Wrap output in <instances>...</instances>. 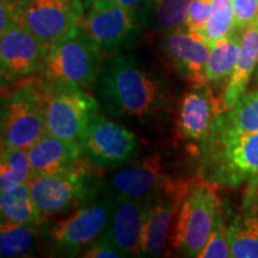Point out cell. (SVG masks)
I'll return each instance as SVG.
<instances>
[{"mask_svg": "<svg viewBox=\"0 0 258 258\" xmlns=\"http://www.w3.org/2000/svg\"><path fill=\"white\" fill-rule=\"evenodd\" d=\"M220 112L221 102L215 98L207 84H194L179 101L177 118L179 133L188 140L201 143Z\"/></svg>", "mask_w": 258, "mask_h": 258, "instance_id": "e0dca14e", "label": "cell"}, {"mask_svg": "<svg viewBox=\"0 0 258 258\" xmlns=\"http://www.w3.org/2000/svg\"><path fill=\"white\" fill-rule=\"evenodd\" d=\"M84 8L91 10L95 8H99V6H103L108 3V0H83Z\"/></svg>", "mask_w": 258, "mask_h": 258, "instance_id": "e575fe53", "label": "cell"}, {"mask_svg": "<svg viewBox=\"0 0 258 258\" xmlns=\"http://www.w3.org/2000/svg\"><path fill=\"white\" fill-rule=\"evenodd\" d=\"M48 50L31 32L14 25L0 35V76L14 80L41 73Z\"/></svg>", "mask_w": 258, "mask_h": 258, "instance_id": "4fadbf2b", "label": "cell"}, {"mask_svg": "<svg viewBox=\"0 0 258 258\" xmlns=\"http://www.w3.org/2000/svg\"><path fill=\"white\" fill-rule=\"evenodd\" d=\"M191 179H173L169 185L148 198L141 256L158 257L165 250L176 214Z\"/></svg>", "mask_w": 258, "mask_h": 258, "instance_id": "7c38bea8", "label": "cell"}, {"mask_svg": "<svg viewBox=\"0 0 258 258\" xmlns=\"http://www.w3.org/2000/svg\"><path fill=\"white\" fill-rule=\"evenodd\" d=\"M217 184L200 176L194 178L182 200L172 227L173 247L184 257L201 252L221 209Z\"/></svg>", "mask_w": 258, "mask_h": 258, "instance_id": "5b68a950", "label": "cell"}, {"mask_svg": "<svg viewBox=\"0 0 258 258\" xmlns=\"http://www.w3.org/2000/svg\"><path fill=\"white\" fill-rule=\"evenodd\" d=\"M83 0H23L16 9L19 27L50 47L82 21Z\"/></svg>", "mask_w": 258, "mask_h": 258, "instance_id": "8fae6325", "label": "cell"}, {"mask_svg": "<svg viewBox=\"0 0 258 258\" xmlns=\"http://www.w3.org/2000/svg\"><path fill=\"white\" fill-rule=\"evenodd\" d=\"M0 217L25 225L43 222L27 183L0 192Z\"/></svg>", "mask_w": 258, "mask_h": 258, "instance_id": "cb8c5ba5", "label": "cell"}, {"mask_svg": "<svg viewBox=\"0 0 258 258\" xmlns=\"http://www.w3.org/2000/svg\"><path fill=\"white\" fill-rule=\"evenodd\" d=\"M27 151L32 175L66 169L76 165L83 158L79 141L66 140L47 133Z\"/></svg>", "mask_w": 258, "mask_h": 258, "instance_id": "ac0fdd59", "label": "cell"}, {"mask_svg": "<svg viewBox=\"0 0 258 258\" xmlns=\"http://www.w3.org/2000/svg\"><path fill=\"white\" fill-rule=\"evenodd\" d=\"M2 111H3V105H0V116H2Z\"/></svg>", "mask_w": 258, "mask_h": 258, "instance_id": "f35d334b", "label": "cell"}, {"mask_svg": "<svg viewBox=\"0 0 258 258\" xmlns=\"http://www.w3.org/2000/svg\"><path fill=\"white\" fill-rule=\"evenodd\" d=\"M16 24V10L0 0V35Z\"/></svg>", "mask_w": 258, "mask_h": 258, "instance_id": "1f68e13d", "label": "cell"}, {"mask_svg": "<svg viewBox=\"0 0 258 258\" xmlns=\"http://www.w3.org/2000/svg\"><path fill=\"white\" fill-rule=\"evenodd\" d=\"M111 198L110 219L103 235L110 241L122 257L141 256L148 198Z\"/></svg>", "mask_w": 258, "mask_h": 258, "instance_id": "9a60e30c", "label": "cell"}, {"mask_svg": "<svg viewBox=\"0 0 258 258\" xmlns=\"http://www.w3.org/2000/svg\"><path fill=\"white\" fill-rule=\"evenodd\" d=\"M95 92L106 114L141 124L160 123L172 106V93L165 80L124 54L102 63Z\"/></svg>", "mask_w": 258, "mask_h": 258, "instance_id": "6da1fadb", "label": "cell"}, {"mask_svg": "<svg viewBox=\"0 0 258 258\" xmlns=\"http://www.w3.org/2000/svg\"><path fill=\"white\" fill-rule=\"evenodd\" d=\"M258 66V29L251 25L243 32L237 62L221 98V112L233 108L252 80Z\"/></svg>", "mask_w": 258, "mask_h": 258, "instance_id": "d6986e66", "label": "cell"}, {"mask_svg": "<svg viewBox=\"0 0 258 258\" xmlns=\"http://www.w3.org/2000/svg\"><path fill=\"white\" fill-rule=\"evenodd\" d=\"M191 0H144L137 10L144 29L170 31L184 25Z\"/></svg>", "mask_w": 258, "mask_h": 258, "instance_id": "ffe728a7", "label": "cell"}, {"mask_svg": "<svg viewBox=\"0 0 258 258\" xmlns=\"http://www.w3.org/2000/svg\"><path fill=\"white\" fill-rule=\"evenodd\" d=\"M102 56L78 23L50 44L41 71L42 78L49 83L89 88L95 85L102 67Z\"/></svg>", "mask_w": 258, "mask_h": 258, "instance_id": "8992f818", "label": "cell"}, {"mask_svg": "<svg viewBox=\"0 0 258 258\" xmlns=\"http://www.w3.org/2000/svg\"><path fill=\"white\" fill-rule=\"evenodd\" d=\"M111 206L112 198L105 192L57 220L48 233L54 250L71 256L83 252L105 232Z\"/></svg>", "mask_w": 258, "mask_h": 258, "instance_id": "9c48e42d", "label": "cell"}, {"mask_svg": "<svg viewBox=\"0 0 258 258\" xmlns=\"http://www.w3.org/2000/svg\"><path fill=\"white\" fill-rule=\"evenodd\" d=\"M99 109V102L80 86L47 82V134L79 141Z\"/></svg>", "mask_w": 258, "mask_h": 258, "instance_id": "52a82bcc", "label": "cell"}, {"mask_svg": "<svg viewBox=\"0 0 258 258\" xmlns=\"http://www.w3.org/2000/svg\"><path fill=\"white\" fill-rule=\"evenodd\" d=\"M241 36L243 34L234 31L219 40L211 48L203 72L206 83L217 84L226 78H230L239 54Z\"/></svg>", "mask_w": 258, "mask_h": 258, "instance_id": "603a6c76", "label": "cell"}, {"mask_svg": "<svg viewBox=\"0 0 258 258\" xmlns=\"http://www.w3.org/2000/svg\"><path fill=\"white\" fill-rule=\"evenodd\" d=\"M253 25H254V27H256V28L258 29V17H257V19H256V22H254V24H253Z\"/></svg>", "mask_w": 258, "mask_h": 258, "instance_id": "74e56055", "label": "cell"}, {"mask_svg": "<svg viewBox=\"0 0 258 258\" xmlns=\"http://www.w3.org/2000/svg\"><path fill=\"white\" fill-rule=\"evenodd\" d=\"M200 173L230 188L247 182L258 173V132L228 134L212 128L200 143Z\"/></svg>", "mask_w": 258, "mask_h": 258, "instance_id": "7a4b0ae2", "label": "cell"}, {"mask_svg": "<svg viewBox=\"0 0 258 258\" xmlns=\"http://www.w3.org/2000/svg\"><path fill=\"white\" fill-rule=\"evenodd\" d=\"M234 32V11L232 0H212V11L205 25L194 32L212 48L221 38Z\"/></svg>", "mask_w": 258, "mask_h": 258, "instance_id": "4316f807", "label": "cell"}, {"mask_svg": "<svg viewBox=\"0 0 258 258\" xmlns=\"http://www.w3.org/2000/svg\"><path fill=\"white\" fill-rule=\"evenodd\" d=\"M82 158L76 165L49 173L31 175L27 184L42 219L64 214L96 198L102 184Z\"/></svg>", "mask_w": 258, "mask_h": 258, "instance_id": "3957f363", "label": "cell"}, {"mask_svg": "<svg viewBox=\"0 0 258 258\" xmlns=\"http://www.w3.org/2000/svg\"><path fill=\"white\" fill-rule=\"evenodd\" d=\"M234 11V31L243 32L254 24L258 17V0H232Z\"/></svg>", "mask_w": 258, "mask_h": 258, "instance_id": "f1b7e54d", "label": "cell"}, {"mask_svg": "<svg viewBox=\"0 0 258 258\" xmlns=\"http://www.w3.org/2000/svg\"><path fill=\"white\" fill-rule=\"evenodd\" d=\"M79 24L106 57L131 49L141 40L144 31L137 10L116 4L89 10Z\"/></svg>", "mask_w": 258, "mask_h": 258, "instance_id": "ba28073f", "label": "cell"}, {"mask_svg": "<svg viewBox=\"0 0 258 258\" xmlns=\"http://www.w3.org/2000/svg\"><path fill=\"white\" fill-rule=\"evenodd\" d=\"M258 202V173L247 180V186L245 189L243 198V207Z\"/></svg>", "mask_w": 258, "mask_h": 258, "instance_id": "d6a6232c", "label": "cell"}, {"mask_svg": "<svg viewBox=\"0 0 258 258\" xmlns=\"http://www.w3.org/2000/svg\"><path fill=\"white\" fill-rule=\"evenodd\" d=\"M38 226L19 224L0 217V257L30 256L37 239Z\"/></svg>", "mask_w": 258, "mask_h": 258, "instance_id": "d4e9b609", "label": "cell"}, {"mask_svg": "<svg viewBox=\"0 0 258 258\" xmlns=\"http://www.w3.org/2000/svg\"><path fill=\"white\" fill-rule=\"evenodd\" d=\"M31 175L27 150L0 146V192L24 184Z\"/></svg>", "mask_w": 258, "mask_h": 258, "instance_id": "484cf974", "label": "cell"}, {"mask_svg": "<svg viewBox=\"0 0 258 258\" xmlns=\"http://www.w3.org/2000/svg\"><path fill=\"white\" fill-rule=\"evenodd\" d=\"M47 82L29 78L10 93L0 116V146L28 150L47 133Z\"/></svg>", "mask_w": 258, "mask_h": 258, "instance_id": "277c9868", "label": "cell"}, {"mask_svg": "<svg viewBox=\"0 0 258 258\" xmlns=\"http://www.w3.org/2000/svg\"><path fill=\"white\" fill-rule=\"evenodd\" d=\"M200 258H227L231 257L230 240H228V225L226 222L225 214L220 209L214 227L207 243H206L201 252L199 253Z\"/></svg>", "mask_w": 258, "mask_h": 258, "instance_id": "83f0119b", "label": "cell"}, {"mask_svg": "<svg viewBox=\"0 0 258 258\" xmlns=\"http://www.w3.org/2000/svg\"><path fill=\"white\" fill-rule=\"evenodd\" d=\"M161 47L167 60L180 76L192 84H207L203 72L211 48L198 35L183 25L166 31Z\"/></svg>", "mask_w": 258, "mask_h": 258, "instance_id": "2e32d148", "label": "cell"}, {"mask_svg": "<svg viewBox=\"0 0 258 258\" xmlns=\"http://www.w3.org/2000/svg\"><path fill=\"white\" fill-rule=\"evenodd\" d=\"M79 144L84 159L99 169L125 165L139 153L133 132L99 114L90 122Z\"/></svg>", "mask_w": 258, "mask_h": 258, "instance_id": "30bf717a", "label": "cell"}, {"mask_svg": "<svg viewBox=\"0 0 258 258\" xmlns=\"http://www.w3.org/2000/svg\"><path fill=\"white\" fill-rule=\"evenodd\" d=\"M85 258H120L121 253L112 246V244L109 241L104 235H101L98 239L93 241L89 247H86L82 253Z\"/></svg>", "mask_w": 258, "mask_h": 258, "instance_id": "4dcf8cb0", "label": "cell"}, {"mask_svg": "<svg viewBox=\"0 0 258 258\" xmlns=\"http://www.w3.org/2000/svg\"><path fill=\"white\" fill-rule=\"evenodd\" d=\"M212 11V0H191L184 22V27L191 32H198L207 19Z\"/></svg>", "mask_w": 258, "mask_h": 258, "instance_id": "f546056e", "label": "cell"}, {"mask_svg": "<svg viewBox=\"0 0 258 258\" xmlns=\"http://www.w3.org/2000/svg\"><path fill=\"white\" fill-rule=\"evenodd\" d=\"M212 128L228 134L258 132V90L244 93L233 108L220 112Z\"/></svg>", "mask_w": 258, "mask_h": 258, "instance_id": "7402d4cb", "label": "cell"}, {"mask_svg": "<svg viewBox=\"0 0 258 258\" xmlns=\"http://www.w3.org/2000/svg\"><path fill=\"white\" fill-rule=\"evenodd\" d=\"M231 257L258 258V202L241 206L228 224Z\"/></svg>", "mask_w": 258, "mask_h": 258, "instance_id": "44dd1931", "label": "cell"}, {"mask_svg": "<svg viewBox=\"0 0 258 258\" xmlns=\"http://www.w3.org/2000/svg\"><path fill=\"white\" fill-rule=\"evenodd\" d=\"M251 86H252V89H257L258 88V66L256 71H254V74L252 77V80H251Z\"/></svg>", "mask_w": 258, "mask_h": 258, "instance_id": "8d00e7d4", "label": "cell"}, {"mask_svg": "<svg viewBox=\"0 0 258 258\" xmlns=\"http://www.w3.org/2000/svg\"><path fill=\"white\" fill-rule=\"evenodd\" d=\"M3 2L6 3V4L10 5L11 8H14L16 10L19 5L22 4V2H23V0H3Z\"/></svg>", "mask_w": 258, "mask_h": 258, "instance_id": "d590c367", "label": "cell"}, {"mask_svg": "<svg viewBox=\"0 0 258 258\" xmlns=\"http://www.w3.org/2000/svg\"><path fill=\"white\" fill-rule=\"evenodd\" d=\"M159 153L131 161L127 166L109 176L104 184L105 192L116 198L147 199L172 182Z\"/></svg>", "mask_w": 258, "mask_h": 258, "instance_id": "5bb4252c", "label": "cell"}, {"mask_svg": "<svg viewBox=\"0 0 258 258\" xmlns=\"http://www.w3.org/2000/svg\"><path fill=\"white\" fill-rule=\"evenodd\" d=\"M144 0H108L106 4H116L120 6H124V8L128 9H133V10H138L139 6L143 4ZM104 4V5H106ZM103 5V6H104ZM101 8V6H99Z\"/></svg>", "mask_w": 258, "mask_h": 258, "instance_id": "836d02e7", "label": "cell"}]
</instances>
